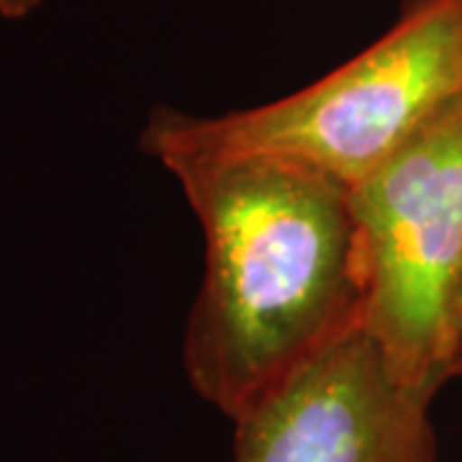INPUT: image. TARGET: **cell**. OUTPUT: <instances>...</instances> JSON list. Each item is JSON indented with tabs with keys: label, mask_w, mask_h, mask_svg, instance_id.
Returning <instances> with one entry per match:
<instances>
[{
	"label": "cell",
	"mask_w": 462,
	"mask_h": 462,
	"mask_svg": "<svg viewBox=\"0 0 462 462\" xmlns=\"http://www.w3.org/2000/svg\"><path fill=\"white\" fill-rule=\"evenodd\" d=\"M170 172L199 216L206 254L182 339L185 375L234 421L363 329L352 188L267 154Z\"/></svg>",
	"instance_id": "cell-1"
},
{
	"label": "cell",
	"mask_w": 462,
	"mask_h": 462,
	"mask_svg": "<svg viewBox=\"0 0 462 462\" xmlns=\"http://www.w3.org/2000/svg\"><path fill=\"white\" fill-rule=\"evenodd\" d=\"M457 96L462 0H403L378 42L298 93L224 116L154 108L142 149L167 170L234 154L282 157L355 188Z\"/></svg>",
	"instance_id": "cell-2"
},
{
	"label": "cell",
	"mask_w": 462,
	"mask_h": 462,
	"mask_svg": "<svg viewBox=\"0 0 462 462\" xmlns=\"http://www.w3.org/2000/svg\"><path fill=\"white\" fill-rule=\"evenodd\" d=\"M363 278V331L388 370L437 396L449 383L462 288V96L349 193Z\"/></svg>",
	"instance_id": "cell-3"
},
{
	"label": "cell",
	"mask_w": 462,
	"mask_h": 462,
	"mask_svg": "<svg viewBox=\"0 0 462 462\" xmlns=\"http://www.w3.org/2000/svg\"><path fill=\"white\" fill-rule=\"evenodd\" d=\"M431 401L360 329L234 419V462H437Z\"/></svg>",
	"instance_id": "cell-4"
},
{
	"label": "cell",
	"mask_w": 462,
	"mask_h": 462,
	"mask_svg": "<svg viewBox=\"0 0 462 462\" xmlns=\"http://www.w3.org/2000/svg\"><path fill=\"white\" fill-rule=\"evenodd\" d=\"M449 378L462 380V288L455 306V321H452V357H449Z\"/></svg>",
	"instance_id": "cell-5"
},
{
	"label": "cell",
	"mask_w": 462,
	"mask_h": 462,
	"mask_svg": "<svg viewBox=\"0 0 462 462\" xmlns=\"http://www.w3.org/2000/svg\"><path fill=\"white\" fill-rule=\"evenodd\" d=\"M44 0H0V18L5 21H23L36 14Z\"/></svg>",
	"instance_id": "cell-6"
}]
</instances>
